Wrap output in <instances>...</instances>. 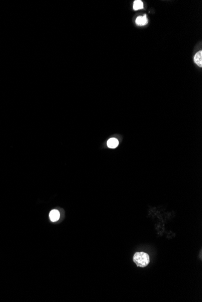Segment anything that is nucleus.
I'll use <instances>...</instances> for the list:
<instances>
[{"mask_svg": "<svg viewBox=\"0 0 202 302\" xmlns=\"http://www.w3.org/2000/svg\"><path fill=\"white\" fill-rule=\"evenodd\" d=\"M119 145V141L116 138H110L107 141V146L110 149H115Z\"/></svg>", "mask_w": 202, "mask_h": 302, "instance_id": "obj_4", "label": "nucleus"}, {"mask_svg": "<svg viewBox=\"0 0 202 302\" xmlns=\"http://www.w3.org/2000/svg\"><path fill=\"white\" fill-rule=\"evenodd\" d=\"M49 218L52 222H56L60 218V213L58 210L53 209L50 212Z\"/></svg>", "mask_w": 202, "mask_h": 302, "instance_id": "obj_2", "label": "nucleus"}, {"mask_svg": "<svg viewBox=\"0 0 202 302\" xmlns=\"http://www.w3.org/2000/svg\"><path fill=\"white\" fill-rule=\"evenodd\" d=\"M136 23L137 26H145L148 23V19L147 15H144L142 16H138L136 19Z\"/></svg>", "mask_w": 202, "mask_h": 302, "instance_id": "obj_3", "label": "nucleus"}, {"mask_svg": "<svg viewBox=\"0 0 202 302\" xmlns=\"http://www.w3.org/2000/svg\"><path fill=\"white\" fill-rule=\"evenodd\" d=\"M150 256L144 252H136L133 256V262L139 267H147L150 263Z\"/></svg>", "mask_w": 202, "mask_h": 302, "instance_id": "obj_1", "label": "nucleus"}, {"mask_svg": "<svg viewBox=\"0 0 202 302\" xmlns=\"http://www.w3.org/2000/svg\"><path fill=\"white\" fill-rule=\"evenodd\" d=\"M144 8V4L140 0H136L133 4V9L134 10H138Z\"/></svg>", "mask_w": 202, "mask_h": 302, "instance_id": "obj_6", "label": "nucleus"}, {"mask_svg": "<svg viewBox=\"0 0 202 302\" xmlns=\"http://www.w3.org/2000/svg\"><path fill=\"white\" fill-rule=\"evenodd\" d=\"M195 63L200 67L202 66V51L198 52L194 57Z\"/></svg>", "mask_w": 202, "mask_h": 302, "instance_id": "obj_5", "label": "nucleus"}]
</instances>
